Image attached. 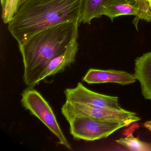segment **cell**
Listing matches in <instances>:
<instances>
[{"instance_id":"6da1fadb","label":"cell","mask_w":151,"mask_h":151,"mask_svg":"<svg viewBox=\"0 0 151 151\" xmlns=\"http://www.w3.org/2000/svg\"><path fill=\"white\" fill-rule=\"evenodd\" d=\"M82 3V0H27L8 24V29L19 45H22L47 28L79 23Z\"/></svg>"},{"instance_id":"7a4b0ae2","label":"cell","mask_w":151,"mask_h":151,"mask_svg":"<svg viewBox=\"0 0 151 151\" xmlns=\"http://www.w3.org/2000/svg\"><path fill=\"white\" fill-rule=\"evenodd\" d=\"M78 22H66L47 28L19 45L24 71L23 80L29 87L36 82L47 64L78 38Z\"/></svg>"},{"instance_id":"3957f363","label":"cell","mask_w":151,"mask_h":151,"mask_svg":"<svg viewBox=\"0 0 151 151\" xmlns=\"http://www.w3.org/2000/svg\"><path fill=\"white\" fill-rule=\"evenodd\" d=\"M61 112L68 122L76 117L84 116L103 121L123 123L127 126L141 120L137 114L125 109L117 110L104 107L66 101Z\"/></svg>"},{"instance_id":"277c9868","label":"cell","mask_w":151,"mask_h":151,"mask_svg":"<svg viewBox=\"0 0 151 151\" xmlns=\"http://www.w3.org/2000/svg\"><path fill=\"white\" fill-rule=\"evenodd\" d=\"M22 96L23 106L56 136L60 144L72 150V147L65 137L52 108L42 95L32 87H29L24 91Z\"/></svg>"},{"instance_id":"5b68a950","label":"cell","mask_w":151,"mask_h":151,"mask_svg":"<svg viewBox=\"0 0 151 151\" xmlns=\"http://www.w3.org/2000/svg\"><path fill=\"white\" fill-rule=\"evenodd\" d=\"M68 122L70 133L73 137L86 141H94L107 137L119 129L127 126L123 123L84 116L75 117Z\"/></svg>"},{"instance_id":"8992f818","label":"cell","mask_w":151,"mask_h":151,"mask_svg":"<svg viewBox=\"0 0 151 151\" xmlns=\"http://www.w3.org/2000/svg\"><path fill=\"white\" fill-rule=\"evenodd\" d=\"M64 93L66 101L117 110L123 109L118 103V97L104 95L93 91L87 89L80 82L75 88L66 89Z\"/></svg>"},{"instance_id":"52a82bcc","label":"cell","mask_w":151,"mask_h":151,"mask_svg":"<svg viewBox=\"0 0 151 151\" xmlns=\"http://www.w3.org/2000/svg\"><path fill=\"white\" fill-rule=\"evenodd\" d=\"M83 80L89 84L112 83L127 85L135 83L137 79L134 75L126 71L91 68L88 70Z\"/></svg>"},{"instance_id":"ba28073f","label":"cell","mask_w":151,"mask_h":151,"mask_svg":"<svg viewBox=\"0 0 151 151\" xmlns=\"http://www.w3.org/2000/svg\"><path fill=\"white\" fill-rule=\"evenodd\" d=\"M78 50V39L73 40L61 53L52 59L40 74L35 84L50 76L61 72L76 60V55Z\"/></svg>"},{"instance_id":"9c48e42d","label":"cell","mask_w":151,"mask_h":151,"mask_svg":"<svg viewBox=\"0 0 151 151\" xmlns=\"http://www.w3.org/2000/svg\"><path fill=\"white\" fill-rule=\"evenodd\" d=\"M134 76L140 83L143 96L151 100V52L135 60Z\"/></svg>"},{"instance_id":"30bf717a","label":"cell","mask_w":151,"mask_h":151,"mask_svg":"<svg viewBox=\"0 0 151 151\" xmlns=\"http://www.w3.org/2000/svg\"><path fill=\"white\" fill-rule=\"evenodd\" d=\"M138 9L128 0H110L104 6L102 15L108 17L112 22L121 16H136Z\"/></svg>"},{"instance_id":"8fae6325","label":"cell","mask_w":151,"mask_h":151,"mask_svg":"<svg viewBox=\"0 0 151 151\" xmlns=\"http://www.w3.org/2000/svg\"><path fill=\"white\" fill-rule=\"evenodd\" d=\"M110 0H82V8L79 23L90 24L94 18L102 16L103 8Z\"/></svg>"},{"instance_id":"7c38bea8","label":"cell","mask_w":151,"mask_h":151,"mask_svg":"<svg viewBox=\"0 0 151 151\" xmlns=\"http://www.w3.org/2000/svg\"><path fill=\"white\" fill-rule=\"evenodd\" d=\"M138 9L133 23L137 30L138 23L139 20L151 22V0H128Z\"/></svg>"},{"instance_id":"4fadbf2b","label":"cell","mask_w":151,"mask_h":151,"mask_svg":"<svg viewBox=\"0 0 151 151\" xmlns=\"http://www.w3.org/2000/svg\"><path fill=\"white\" fill-rule=\"evenodd\" d=\"M116 142L132 151H151V144L142 141L138 138L135 137L132 134L117 139Z\"/></svg>"},{"instance_id":"5bb4252c","label":"cell","mask_w":151,"mask_h":151,"mask_svg":"<svg viewBox=\"0 0 151 151\" xmlns=\"http://www.w3.org/2000/svg\"><path fill=\"white\" fill-rule=\"evenodd\" d=\"M27 0H1V18L3 23L8 24L19 9Z\"/></svg>"},{"instance_id":"9a60e30c","label":"cell","mask_w":151,"mask_h":151,"mask_svg":"<svg viewBox=\"0 0 151 151\" xmlns=\"http://www.w3.org/2000/svg\"><path fill=\"white\" fill-rule=\"evenodd\" d=\"M144 127L151 131V121H148L145 122L144 124Z\"/></svg>"}]
</instances>
